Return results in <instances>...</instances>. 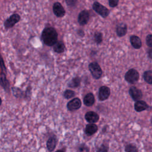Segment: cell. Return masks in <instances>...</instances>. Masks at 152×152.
<instances>
[{"label": "cell", "instance_id": "cell-1", "mask_svg": "<svg viewBox=\"0 0 152 152\" xmlns=\"http://www.w3.org/2000/svg\"><path fill=\"white\" fill-rule=\"evenodd\" d=\"M41 37L45 45L49 46H52L57 42L58 33L54 28L48 27L43 30Z\"/></svg>", "mask_w": 152, "mask_h": 152}, {"label": "cell", "instance_id": "cell-2", "mask_svg": "<svg viewBox=\"0 0 152 152\" xmlns=\"http://www.w3.org/2000/svg\"><path fill=\"white\" fill-rule=\"evenodd\" d=\"M88 69L94 79H99L102 75V70L96 62H91L88 65Z\"/></svg>", "mask_w": 152, "mask_h": 152}, {"label": "cell", "instance_id": "cell-3", "mask_svg": "<svg viewBox=\"0 0 152 152\" xmlns=\"http://www.w3.org/2000/svg\"><path fill=\"white\" fill-rule=\"evenodd\" d=\"M140 75L138 72L134 68L129 69L125 75V80L130 83V84H134L139 79Z\"/></svg>", "mask_w": 152, "mask_h": 152}, {"label": "cell", "instance_id": "cell-4", "mask_svg": "<svg viewBox=\"0 0 152 152\" xmlns=\"http://www.w3.org/2000/svg\"><path fill=\"white\" fill-rule=\"evenodd\" d=\"M93 9L96 12H97L103 18L107 17L109 14V10L98 2H94L93 3Z\"/></svg>", "mask_w": 152, "mask_h": 152}, {"label": "cell", "instance_id": "cell-5", "mask_svg": "<svg viewBox=\"0 0 152 152\" xmlns=\"http://www.w3.org/2000/svg\"><path fill=\"white\" fill-rule=\"evenodd\" d=\"M20 20V16L18 14H14L11 15L8 19L4 22V27L6 28H10L14 26Z\"/></svg>", "mask_w": 152, "mask_h": 152}, {"label": "cell", "instance_id": "cell-6", "mask_svg": "<svg viewBox=\"0 0 152 152\" xmlns=\"http://www.w3.org/2000/svg\"><path fill=\"white\" fill-rule=\"evenodd\" d=\"M81 106V100L78 98L75 97L73 99L71 100L69 102H68L66 107L68 110L69 111H75L79 109Z\"/></svg>", "mask_w": 152, "mask_h": 152}, {"label": "cell", "instance_id": "cell-7", "mask_svg": "<svg viewBox=\"0 0 152 152\" xmlns=\"http://www.w3.org/2000/svg\"><path fill=\"white\" fill-rule=\"evenodd\" d=\"M110 94V88L105 86L100 87L98 93V98L100 101H104L108 99Z\"/></svg>", "mask_w": 152, "mask_h": 152}, {"label": "cell", "instance_id": "cell-8", "mask_svg": "<svg viewBox=\"0 0 152 152\" xmlns=\"http://www.w3.org/2000/svg\"><path fill=\"white\" fill-rule=\"evenodd\" d=\"M129 94L133 100L137 102L140 100L142 97V93L141 90L138 89L135 86H132L129 89Z\"/></svg>", "mask_w": 152, "mask_h": 152}, {"label": "cell", "instance_id": "cell-9", "mask_svg": "<svg viewBox=\"0 0 152 152\" xmlns=\"http://www.w3.org/2000/svg\"><path fill=\"white\" fill-rule=\"evenodd\" d=\"M84 118L87 122L94 124L99 120V115L94 111H89L85 114Z\"/></svg>", "mask_w": 152, "mask_h": 152}, {"label": "cell", "instance_id": "cell-10", "mask_svg": "<svg viewBox=\"0 0 152 152\" xmlns=\"http://www.w3.org/2000/svg\"><path fill=\"white\" fill-rule=\"evenodd\" d=\"M53 11L57 17H62L65 14V11L64 7L58 2H56L53 4Z\"/></svg>", "mask_w": 152, "mask_h": 152}, {"label": "cell", "instance_id": "cell-11", "mask_svg": "<svg viewBox=\"0 0 152 152\" xmlns=\"http://www.w3.org/2000/svg\"><path fill=\"white\" fill-rule=\"evenodd\" d=\"M89 13L87 10L81 11L78 17V22L80 26H84L87 24L89 20Z\"/></svg>", "mask_w": 152, "mask_h": 152}, {"label": "cell", "instance_id": "cell-12", "mask_svg": "<svg viewBox=\"0 0 152 152\" xmlns=\"http://www.w3.org/2000/svg\"><path fill=\"white\" fill-rule=\"evenodd\" d=\"M57 138L55 135H52L49 137L46 141V147L49 151H53L56 148L57 144Z\"/></svg>", "mask_w": 152, "mask_h": 152}, {"label": "cell", "instance_id": "cell-13", "mask_svg": "<svg viewBox=\"0 0 152 152\" xmlns=\"http://www.w3.org/2000/svg\"><path fill=\"white\" fill-rule=\"evenodd\" d=\"M149 108L148 104L143 100H138L134 104V109L137 112H141Z\"/></svg>", "mask_w": 152, "mask_h": 152}, {"label": "cell", "instance_id": "cell-14", "mask_svg": "<svg viewBox=\"0 0 152 152\" xmlns=\"http://www.w3.org/2000/svg\"><path fill=\"white\" fill-rule=\"evenodd\" d=\"M97 130L98 127L95 124H88L86 126L84 132L87 136H91L94 134Z\"/></svg>", "mask_w": 152, "mask_h": 152}, {"label": "cell", "instance_id": "cell-15", "mask_svg": "<svg viewBox=\"0 0 152 152\" xmlns=\"http://www.w3.org/2000/svg\"><path fill=\"white\" fill-rule=\"evenodd\" d=\"M116 34L119 37H122L126 34L127 26L124 23H121L116 26Z\"/></svg>", "mask_w": 152, "mask_h": 152}, {"label": "cell", "instance_id": "cell-16", "mask_svg": "<svg viewBox=\"0 0 152 152\" xmlns=\"http://www.w3.org/2000/svg\"><path fill=\"white\" fill-rule=\"evenodd\" d=\"M130 43L132 46L136 49H140L142 46V42L140 38L135 35H132L130 37Z\"/></svg>", "mask_w": 152, "mask_h": 152}, {"label": "cell", "instance_id": "cell-17", "mask_svg": "<svg viewBox=\"0 0 152 152\" xmlns=\"http://www.w3.org/2000/svg\"><path fill=\"white\" fill-rule=\"evenodd\" d=\"M83 102L86 106H93L95 102V99L93 94L91 93H87L84 97Z\"/></svg>", "mask_w": 152, "mask_h": 152}, {"label": "cell", "instance_id": "cell-18", "mask_svg": "<svg viewBox=\"0 0 152 152\" xmlns=\"http://www.w3.org/2000/svg\"><path fill=\"white\" fill-rule=\"evenodd\" d=\"M4 71H5L1 69V85L4 88V89L6 91L8 92L9 90L10 84H9L8 80L7 79L6 75Z\"/></svg>", "mask_w": 152, "mask_h": 152}, {"label": "cell", "instance_id": "cell-19", "mask_svg": "<svg viewBox=\"0 0 152 152\" xmlns=\"http://www.w3.org/2000/svg\"><path fill=\"white\" fill-rule=\"evenodd\" d=\"M53 46V50L55 52L61 53L65 51V45L61 40L57 41V42Z\"/></svg>", "mask_w": 152, "mask_h": 152}, {"label": "cell", "instance_id": "cell-20", "mask_svg": "<svg viewBox=\"0 0 152 152\" xmlns=\"http://www.w3.org/2000/svg\"><path fill=\"white\" fill-rule=\"evenodd\" d=\"M81 83V78L78 77L73 78L68 84V86L71 88H76L78 87Z\"/></svg>", "mask_w": 152, "mask_h": 152}, {"label": "cell", "instance_id": "cell-21", "mask_svg": "<svg viewBox=\"0 0 152 152\" xmlns=\"http://www.w3.org/2000/svg\"><path fill=\"white\" fill-rule=\"evenodd\" d=\"M143 78L147 83L152 84V71L148 70L145 71L143 74Z\"/></svg>", "mask_w": 152, "mask_h": 152}, {"label": "cell", "instance_id": "cell-22", "mask_svg": "<svg viewBox=\"0 0 152 152\" xmlns=\"http://www.w3.org/2000/svg\"><path fill=\"white\" fill-rule=\"evenodd\" d=\"M11 90H12L13 95L17 98H21L23 97V95H24L23 91L20 88L18 87H12Z\"/></svg>", "mask_w": 152, "mask_h": 152}, {"label": "cell", "instance_id": "cell-23", "mask_svg": "<svg viewBox=\"0 0 152 152\" xmlns=\"http://www.w3.org/2000/svg\"><path fill=\"white\" fill-rule=\"evenodd\" d=\"M125 152H138V150L137 147L132 144H128L125 147Z\"/></svg>", "mask_w": 152, "mask_h": 152}, {"label": "cell", "instance_id": "cell-24", "mask_svg": "<svg viewBox=\"0 0 152 152\" xmlns=\"http://www.w3.org/2000/svg\"><path fill=\"white\" fill-rule=\"evenodd\" d=\"M94 42L97 44L101 43L103 40L102 33L99 31H96L94 34Z\"/></svg>", "mask_w": 152, "mask_h": 152}, {"label": "cell", "instance_id": "cell-25", "mask_svg": "<svg viewBox=\"0 0 152 152\" xmlns=\"http://www.w3.org/2000/svg\"><path fill=\"white\" fill-rule=\"evenodd\" d=\"M75 92L71 90H66L64 93V97L66 99H71L75 96Z\"/></svg>", "mask_w": 152, "mask_h": 152}, {"label": "cell", "instance_id": "cell-26", "mask_svg": "<svg viewBox=\"0 0 152 152\" xmlns=\"http://www.w3.org/2000/svg\"><path fill=\"white\" fill-rule=\"evenodd\" d=\"M108 151H109V146L107 144L103 143L98 148L96 152H108Z\"/></svg>", "mask_w": 152, "mask_h": 152}, {"label": "cell", "instance_id": "cell-27", "mask_svg": "<svg viewBox=\"0 0 152 152\" xmlns=\"http://www.w3.org/2000/svg\"><path fill=\"white\" fill-rule=\"evenodd\" d=\"M78 152H90V148L86 144H81L78 147Z\"/></svg>", "mask_w": 152, "mask_h": 152}, {"label": "cell", "instance_id": "cell-28", "mask_svg": "<svg viewBox=\"0 0 152 152\" xmlns=\"http://www.w3.org/2000/svg\"><path fill=\"white\" fill-rule=\"evenodd\" d=\"M145 42L148 47L152 48V34H148L146 36Z\"/></svg>", "mask_w": 152, "mask_h": 152}, {"label": "cell", "instance_id": "cell-29", "mask_svg": "<svg viewBox=\"0 0 152 152\" xmlns=\"http://www.w3.org/2000/svg\"><path fill=\"white\" fill-rule=\"evenodd\" d=\"M119 0H109V5L110 7L114 8L118 4Z\"/></svg>", "mask_w": 152, "mask_h": 152}, {"label": "cell", "instance_id": "cell-30", "mask_svg": "<svg viewBox=\"0 0 152 152\" xmlns=\"http://www.w3.org/2000/svg\"><path fill=\"white\" fill-rule=\"evenodd\" d=\"M66 4L70 7H74L75 5L77 0H65Z\"/></svg>", "mask_w": 152, "mask_h": 152}, {"label": "cell", "instance_id": "cell-31", "mask_svg": "<svg viewBox=\"0 0 152 152\" xmlns=\"http://www.w3.org/2000/svg\"><path fill=\"white\" fill-rule=\"evenodd\" d=\"M147 53L148 57L152 60V48H150L147 50Z\"/></svg>", "mask_w": 152, "mask_h": 152}, {"label": "cell", "instance_id": "cell-32", "mask_svg": "<svg viewBox=\"0 0 152 152\" xmlns=\"http://www.w3.org/2000/svg\"><path fill=\"white\" fill-rule=\"evenodd\" d=\"M78 34L79 36H83L84 35V31H83L82 30H79L78 31Z\"/></svg>", "mask_w": 152, "mask_h": 152}, {"label": "cell", "instance_id": "cell-33", "mask_svg": "<svg viewBox=\"0 0 152 152\" xmlns=\"http://www.w3.org/2000/svg\"><path fill=\"white\" fill-rule=\"evenodd\" d=\"M56 152H64V151L62 150H58L57 151H56Z\"/></svg>", "mask_w": 152, "mask_h": 152}, {"label": "cell", "instance_id": "cell-34", "mask_svg": "<svg viewBox=\"0 0 152 152\" xmlns=\"http://www.w3.org/2000/svg\"><path fill=\"white\" fill-rule=\"evenodd\" d=\"M151 124H152V118H151Z\"/></svg>", "mask_w": 152, "mask_h": 152}]
</instances>
